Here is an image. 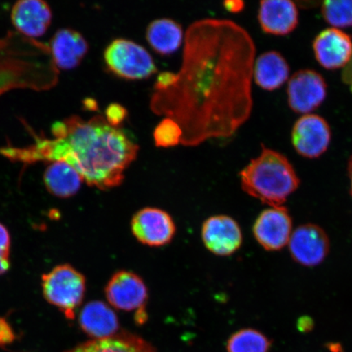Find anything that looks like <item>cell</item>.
Here are the masks:
<instances>
[{
    "instance_id": "277c9868",
    "label": "cell",
    "mask_w": 352,
    "mask_h": 352,
    "mask_svg": "<svg viewBox=\"0 0 352 352\" xmlns=\"http://www.w3.org/2000/svg\"><path fill=\"white\" fill-rule=\"evenodd\" d=\"M44 298L52 305L59 308L66 318H76L86 292V280L80 272L68 264L54 268L42 276Z\"/></svg>"
},
{
    "instance_id": "8fae6325",
    "label": "cell",
    "mask_w": 352,
    "mask_h": 352,
    "mask_svg": "<svg viewBox=\"0 0 352 352\" xmlns=\"http://www.w3.org/2000/svg\"><path fill=\"white\" fill-rule=\"evenodd\" d=\"M292 218L285 206L264 210L255 220L253 232L258 243L267 252H278L289 244Z\"/></svg>"
},
{
    "instance_id": "44dd1931",
    "label": "cell",
    "mask_w": 352,
    "mask_h": 352,
    "mask_svg": "<svg viewBox=\"0 0 352 352\" xmlns=\"http://www.w3.org/2000/svg\"><path fill=\"white\" fill-rule=\"evenodd\" d=\"M43 180L51 195L63 198L76 195L83 182L77 170L64 162H52L44 173Z\"/></svg>"
},
{
    "instance_id": "d4e9b609",
    "label": "cell",
    "mask_w": 352,
    "mask_h": 352,
    "mask_svg": "<svg viewBox=\"0 0 352 352\" xmlns=\"http://www.w3.org/2000/svg\"><path fill=\"white\" fill-rule=\"evenodd\" d=\"M127 116V110L120 104H109L105 111V120L109 124L114 127H118L124 120Z\"/></svg>"
},
{
    "instance_id": "ba28073f",
    "label": "cell",
    "mask_w": 352,
    "mask_h": 352,
    "mask_svg": "<svg viewBox=\"0 0 352 352\" xmlns=\"http://www.w3.org/2000/svg\"><path fill=\"white\" fill-rule=\"evenodd\" d=\"M292 140L299 155L314 160L327 151L331 142V129L322 117L305 114L294 123Z\"/></svg>"
},
{
    "instance_id": "5b68a950",
    "label": "cell",
    "mask_w": 352,
    "mask_h": 352,
    "mask_svg": "<svg viewBox=\"0 0 352 352\" xmlns=\"http://www.w3.org/2000/svg\"><path fill=\"white\" fill-rule=\"evenodd\" d=\"M104 56L110 72L127 80H140L157 72L149 52L129 39L117 38L109 43Z\"/></svg>"
},
{
    "instance_id": "4dcf8cb0",
    "label": "cell",
    "mask_w": 352,
    "mask_h": 352,
    "mask_svg": "<svg viewBox=\"0 0 352 352\" xmlns=\"http://www.w3.org/2000/svg\"><path fill=\"white\" fill-rule=\"evenodd\" d=\"M224 8H226V10L228 12H232V13H237L240 12L242 10H243V8L245 7L244 2L239 1V0H235V1H226L223 3Z\"/></svg>"
},
{
    "instance_id": "7c38bea8",
    "label": "cell",
    "mask_w": 352,
    "mask_h": 352,
    "mask_svg": "<svg viewBox=\"0 0 352 352\" xmlns=\"http://www.w3.org/2000/svg\"><path fill=\"white\" fill-rule=\"evenodd\" d=\"M201 236L206 248L219 256L234 254L243 241L239 224L226 215H217L206 219L202 226Z\"/></svg>"
},
{
    "instance_id": "83f0119b",
    "label": "cell",
    "mask_w": 352,
    "mask_h": 352,
    "mask_svg": "<svg viewBox=\"0 0 352 352\" xmlns=\"http://www.w3.org/2000/svg\"><path fill=\"white\" fill-rule=\"evenodd\" d=\"M297 327L300 332H309L314 327V321L307 316H302L298 320Z\"/></svg>"
},
{
    "instance_id": "603a6c76",
    "label": "cell",
    "mask_w": 352,
    "mask_h": 352,
    "mask_svg": "<svg viewBox=\"0 0 352 352\" xmlns=\"http://www.w3.org/2000/svg\"><path fill=\"white\" fill-rule=\"evenodd\" d=\"M325 21L333 28L352 26V0H327L321 7Z\"/></svg>"
},
{
    "instance_id": "30bf717a",
    "label": "cell",
    "mask_w": 352,
    "mask_h": 352,
    "mask_svg": "<svg viewBox=\"0 0 352 352\" xmlns=\"http://www.w3.org/2000/svg\"><path fill=\"white\" fill-rule=\"evenodd\" d=\"M173 217L158 208H144L131 220V231L140 243L151 248H160L170 243L175 233Z\"/></svg>"
},
{
    "instance_id": "6da1fadb",
    "label": "cell",
    "mask_w": 352,
    "mask_h": 352,
    "mask_svg": "<svg viewBox=\"0 0 352 352\" xmlns=\"http://www.w3.org/2000/svg\"><path fill=\"white\" fill-rule=\"evenodd\" d=\"M255 52L252 37L236 22H193L182 68L168 86L153 87L152 112L178 123L184 146L231 138L252 112Z\"/></svg>"
},
{
    "instance_id": "f546056e",
    "label": "cell",
    "mask_w": 352,
    "mask_h": 352,
    "mask_svg": "<svg viewBox=\"0 0 352 352\" xmlns=\"http://www.w3.org/2000/svg\"><path fill=\"white\" fill-rule=\"evenodd\" d=\"M10 267V252H0V275L6 274Z\"/></svg>"
},
{
    "instance_id": "1f68e13d",
    "label": "cell",
    "mask_w": 352,
    "mask_h": 352,
    "mask_svg": "<svg viewBox=\"0 0 352 352\" xmlns=\"http://www.w3.org/2000/svg\"><path fill=\"white\" fill-rule=\"evenodd\" d=\"M347 173H349L350 179V195L352 197V155L349 158V164H347Z\"/></svg>"
},
{
    "instance_id": "5bb4252c",
    "label": "cell",
    "mask_w": 352,
    "mask_h": 352,
    "mask_svg": "<svg viewBox=\"0 0 352 352\" xmlns=\"http://www.w3.org/2000/svg\"><path fill=\"white\" fill-rule=\"evenodd\" d=\"M11 19L20 33L38 38L50 28L52 13L50 6L42 0H21L13 6Z\"/></svg>"
},
{
    "instance_id": "7a4b0ae2",
    "label": "cell",
    "mask_w": 352,
    "mask_h": 352,
    "mask_svg": "<svg viewBox=\"0 0 352 352\" xmlns=\"http://www.w3.org/2000/svg\"><path fill=\"white\" fill-rule=\"evenodd\" d=\"M52 139L34 135L33 144L3 148L0 154L25 164L66 162L88 186L103 190L120 186L138 155V144L100 116L88 121L78 116L66 118L52 125Z\"/></svg>"
},
{
    "instance_id": "e0dca14e",
    "label": "cell",
    "mask_w": 352,
    "mask_h": 352,
    "mask_svg": "<svg viewBox=\"0 0 352 352\" xmlns=\"http://www.w3.org/2000/svg\"><path fill=\"white\" fill-rule=\"evenodd\" d=\"M78 320L83 331L94 340L112 337L120 329L116 312L101 301L88 302L80 311Z\"/></svg>"
},
{
    "instance_id": "cb8c5ba5",
    "label": "cell",
    "mask_w": 352,
    "mask_h": 352,
    "mask_svg": "<svg viewBox=\"0 0 352 352\" xmlns=\"http://www.w3.org/2000/svg\"><path fill=\"white\" fill-rule=\"evenodd\" d=\"M182 130L178 123L168 118L162 120L153 132L156 146L162 148L176 146L182 143Z\"/></svg>"
},
{
    "instance_id": "4fadbf2b",
    "label": "cell",
    "mask_w": 352,
    "mask_h": 352,
    "mask_svg": "<svg viewBox=\"0 0 352 352\" xmlns=\"http://www.w3.org/2000/svg\"><path fill=\"white\" fill-rule=\"evenodd\" d=\"M314 50L316 60L324 69L344 68L352 56V39L342 30L329 28L316 37Z\"/></svg>"
},
{
    "instance_id": "484cf974",
    "label": "cell",
    "mask_w": 352,
    "mask_h": 352,
    "mask_svg": "<svg viewBox=\"0 0 352 352\" xmlns=\"http://www.w3.org/2000/svg\"><path fill=\"white\" fill-rule=\"evenodd\" d=\"M15 340V334L11 325L6 319L0 318V346L11 344Z\"/></svg>"
},
{
    "instance_id": "3957f363",
    "label": "cell",
    "mask_w": 352,
    "mask_h": 352,
    "mask_svg": "<svg viewBox=\"0 0 352 352\" xmlns=\"http://www.w3.org/2000/svg\"><path fill=\"white\" fill-rule=\"evenodd\" d=\"M241 188L271 208L283 206L300 179L284 154L262 145V152L241 171Z\"/></svg>"
},
{
    "instance_id": "9a60e30c",
    "label": "cell",
    "mask_w": 352,
    "mask_h": 352,
    "mask_svg": "<svg viewBox=\"0 0 352 352\" xmlns=\"http://www.w3.org/2000/svg\"><path fill=\"white\" fill-rule=\"evenodd\" d=\"M258 19L264 32L274 35H287L298 24L296 3L289 0H267L259 4Z\"/></svg>"
},
{
    "instance_id": "2e32d148",
    "label": "cell",
    "mask_w": 352,
    "mask_h": 352,
    "mask_svg": "<svg viewBox=\"0 0 352 352\" xmlns=\"http://www.w3.org/2000/svg\"><path fill=\"white\" fill-rule=\"evenodd\" d=\"M88 47L85 37L72 29L59 30L51 41L52 59L61 69L76 68L87 55Z\"/></svg>"
},
{
    "instance_id": "ffe728a7",
    "label": "cell",
    "mask_w": 352,
    "mask_h": 352,
    "mask_svg": "<svg viewBox=\"0 0 352 352\" xmlns=\"http://www.w3.org/2000/svg\"><path fill=\"white\" fill-rule=\"evenodd\" d=\"M66 352H157L155 349L139 336L130 333H118L101 340H92Z\"/></svg>"
},
{
    "instance_id": "ac0fdd59",
    "label": "cell",
    "mask_w": 352,
    "mask_h": 352,
    "mask_svg": "<svg viewBox=\"0 0 352 352\" xmlns=\"http://www.w3.org/2000/svg\"><path fill=\"white\" fill-rule=\"evenodd\" d=\"M289 65L278 52H264L255 60L253 78L258 87L266 91H274L288 81Z\"/></svg>"
},
{
    "instance_id": "52a82bcc",
    "label": "cell",
    "mask_w": 352,
    "mask_h": 352,
    "mask_svg": "<svg viewBox=\"0 0 352 352\" xmlns=\"http://www.w3.org/2000/svg\"><path fill=\"white\" fill-rule=\"evenodd\" d=\"M287 96L288 104L294 112L303 116L309 114L327 98V82L316 70H299L289 80Z\"/></svg>"
},
{
    "instance_id": "f1b7e54d",
    "label": "cell",
    "mask_w": 352,
    "mask_h": 352,
    "mask_svg": "<svg viewBox=\"0 0 352 352\" xmlns=\"http://www.w3.org/2000/svg\"><path fill=\"white\" fill-rule=\"evenodd\" d=\"M342 78L343 82H344L346 86L349 87L352 92V56L349 64L343 68Z\"/></svg>"
},
{
    "instance_id": "8992f818",
    "label": "cell",
    "mask_w": 352,
    "mask_h": 352,
    "mask_svg": "<svg viewBox=\"0 0 352 352\" xmlns=\"http://www.w3.org/2000/svg\"><path fill=\"white\" fill-rule=\"evenodd\" d=\"M105 296L109 305L116 309L138 314V322L144 323V307L148 300V290L138 275L129 271L114 274L105 287Z\"/></svg>"
},
{
    "instance_id": "4316f807",
    "label": "cell",
    "mask_w": 352,
    "mask_h": 352,
    "mask_svg": "<svg viewBox=\"0 0 352 352\" xmlns=\"http://www.w3.org/2000/svg\"><path fill=\"white\" fill-rule=\"evenodd\" d=\"M10 235L6 226L0 223V252H10Z\"/></svg>"
},
{
    "instance_id": "9c48e42d",
    "label": "cell",
    "mask_w": 352,
    "mask_h": 352,
    "mask_svg": "<svg viewBox=\"0 0 352 352\" xmlns=\"http://www.w3.org/2000/svg\"><path fill=\"white\" fill-rule=\"evenodd\" d=\"M288 245L294 261L308 267L324 262L330 249L327 233L314 223L298 227L292 232Z\"/></svg>"
},
{
    "instance_id": "d6986e66",
    "label": "cell",
    "mask_w": 352,
    "mask_h": 352,
    "mask_svg": "<svg viewBox=\"0 0 352 352\" xmlns=\"http://www.w3.org/2000/svg\"><path fill=\"white\" fill-rule=\"evenodd\" d=\"M146 38L149 45L158 54L168 56L182 47L184 35L182 25L177 22L162 19L153 21L148 25Z\"/></svg>"
},
{
    "instance_id": "7402d4cb",
    "label": "cell",
    "mask_w": 352,
    "mask_h": 352,
    "mask_svg": "<svg viewBox=\"0 0 352 352\" xmlns=\"http://www.w3.org/2000/svg\"><path fill=\"white\" fill-rule=\"evenodd\" d=\"M271 346L270 338L254 329L239 330L227 342L228 352H268Z\"/></svg>"
}]
</instances>
